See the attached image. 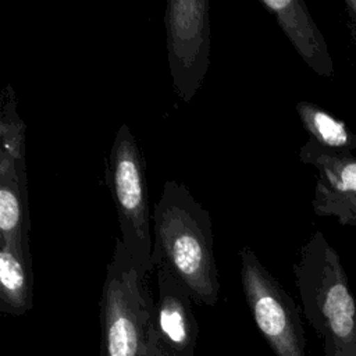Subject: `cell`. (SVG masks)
Masks as SVG:
<instances>
[{"mask_svg": "<svg viewBox=\"0 0 356 356\" xmlns=\"http://www.w3.org/2000/svg\"><path fill=\"white\" fill-rule=\"evenodd\" d=\"M29 227L26 177L15 168L0 167V242L15 243L29 252Z\"/></svg>", "mask_w": 356, "mask_h": 356, "instance_id": "cell-10", "label": "cell"}, {"mask_svg": "<svg viewBox=\"0 0 356 356\" xmlns=\"http://www.w3.org/2000/svg\"><path fill=\"white\" fill-rule=\"evenodd\" d=\"M295 108L309 139L317 145L339 153H350L356 149V135L342 120L306 100L298 102Z\"/></svg>", "mask_w": 356, "mask_h": 356, "instance_id": "cell-12", "label": "cell"}, {"mask_svg": "<svg viewBox=\"0 0 356 356\" xmlns=\"http://www.w3.org/2000/svg\"><path fill=\"white\" fill-rule=\"evenodd\" d=\"M106 181L117 209L121 241L142 275L152 267L153 238L146 182V163L127 124H121L108 153Z\"/></svg>", "mask_w": 356, "mask_h": 356, "instance_id": "cell-4", "label": "cell"}, {"mask_svg": "<svg viewBox=\"0 0 356 356\" xmlns=\"http://www.w3.org/2000/svg\"><path fill=\"white\" fill-rule=\"evenodd\" d=\"M239 256L245 299L260 334L275 356H306L299 307L250 246H242Z\"/></svg>", "mask_w": 356, "mask_h": 356, "instance_id": "cell-5", "label": "cell"}, {"mask_svg": "<svg viewBox=\"0 0 356 356\" xmlns=\"http://www.w3.org/2000/svg\"><path fill=\"white\" fill-rule=\"evenodd\" d=\"M302 310L325 356H356V300L338 252L314 232L293 264Z\"/></svg>", "mask_w": 356, "mask_h": 356, "instance_id": "cell-2", "label": "cell"}, {"mask_svg": "<svg viewBox=\"0 0 356 356\" xmlns=\"http://www.w3.org/2000/svg\"><path fill=\"white\" fill-rule=\"evenodd\" d=\"M100 356H153L156 302L121 239L100 296Z\"/></svg>", "mask_w": 356, "mask_h": 356, "instance_id": "cell-3", "label": "cell"}, {"mask_svg": "<svg viewBox=\"0 0 356 356\" xmlns=\"http://www.w3.org/2000/svg\"><path fill=\"white\" fill-rule=\"evenodd\" d=\"M33 307V267L31 252L0 242V312L22 316Z\"/></svg>", "mask_w": 356, "mask_h": 356, "instance_id": "cell-9", "label": "cell"}, {"mask_svg": "<svg viewBox=\"0 0 356 356\" xmlns=\"http://www.w3.org/2000/svg\"><path fill=\"white\" fill-rule=\"evenodd\" d=\"M209 0H170L164 25L167 58L174 90L189 103L200 89L210 65Z\"/></svg>", "mask_w": 356, "mask_h": 356, "instance_id": "cell-6", "label": "cell"}, {"mask_svg": "<svg viewBox=\"0 0 356 356\" xmlns=\"http://www.w3.org/2000/svg\"><path fill=\"white\" fill-rule=\"evenodd\" d=\"M154 314L153 356H195L199 325L192 309L193 299L182 284L159 263Z\"/></svg>", "mask_w": 356, "mask_h": 356, "instance_id": "cell-7", "label": "cell"}, {"mask_svg": "<svg viewBox=\"0 0 356 356\" xmlns=\"http://www.w3.org/2000/svg\"><path fill=\"white\" fill-rule=\"evenodd\" d=\"M0 160L17 167L26 175L25 165V122L17 110V97L11 83L1 93L0 107Z\"/></svg>", "mask_w": 356, "mask_h": 356, "instance_id": "cell-13", "label": "cell"}, {"mask_svg": "<svg viewBox=\"0 0 356 356\" xmlns=\"http://www.w3.org/2000/svg\"><path fill=\"white\" fill-rule=\"evenodd\" d=\"M299 159L317 168V182L339 193L356 195V157L352 153L334 152L309 139L300 147Z\"/></svg>", "mask_w": 356, "mask_h": 356, "instance_id": "cell-11", "label": "cell"}, {"mask_svg": "<svg viewBox=\"0 0 356 356\" xmlns=\"http://www.w3.org/2000/svg\"><path fill=\"white\" fill-rule=\"evenodd\" d=\"M345 6H346L348 14H349V21H350L353 35L356 38V0H346Z\"/></svg>", "mask_w": 356, "mask_h": 356, "instance_id": "cell-15", "label": "cell"}, {"mask_svg": "<svg viewBox=\"0 0 356 356\" xmlns=\"http://www.w3.org/2000/svg\"><path fill=\"white\" fill-rule=\"evenodd\" d=\"M313 210L317 216L335 217L343 225L356 227V195L339 193L316 182Z\"/></svg>", "mask_w": 356, "mask_h": 356, "instance_id": "cell-14", "label": "cell"}, {"mask_svg": "<svg viewBox=\"0 0 356 356\" xmlns=\"http://www.w3.org/2000/svg\"><path fill=\"white\" fill-rule=\"evenodd\" d=\"M152 267L164 264L195 303L214 306L220 282L213 250L210 213L189 189L168 179L153 213Z\"/></svg>", "mask_w": 356, "mask_h": 356, "instance_id": "cell-1", "label": "cell"}, {"mask_svg": "<svg viewBox=\"0 0 356 356\" xmlns=\"http://www.w3.org/2000/svg\"><path fill=\"white\" fill-rule=\"evenodd\" d=\"M275 17L302 60L320 76H334V63L328 44L302 0H260Z\"/></svg>", "mask_w": 356, "mask_h": 356, "instance_id": "cell-8", "label": "cell"}]
</instances>
